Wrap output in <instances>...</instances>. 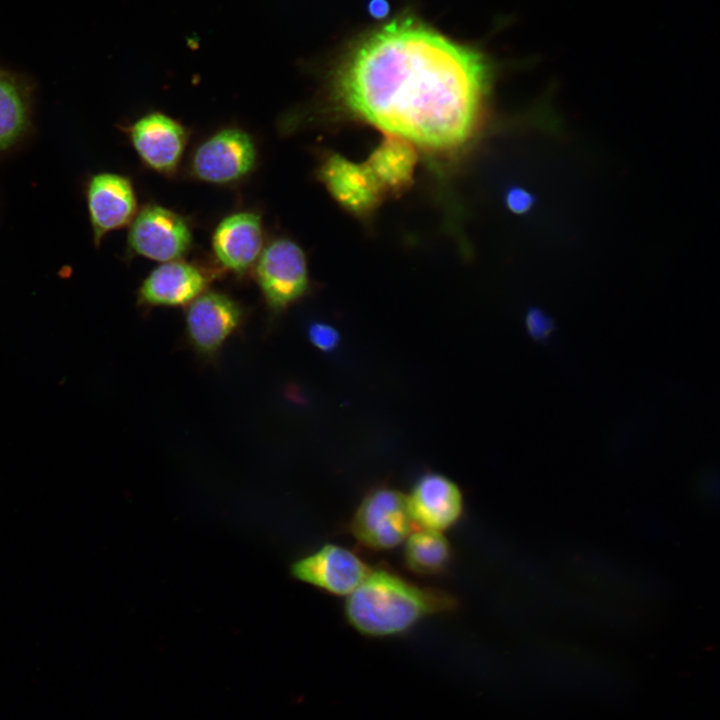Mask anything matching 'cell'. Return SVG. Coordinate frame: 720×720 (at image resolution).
I'll list each match as a JSON object with an SVG mask.
<instances>
[{"mask_svg": "<svg viewBox=\"0 0 720 720\" xmlns=\"http://www.w3.org/2000/svg\"><path fill=\"white\" fill-rule=\"evenodd\" d=\"M489 81L479 51L403 17L353 49L337 89L351 110L386 133L447 150L473 133Z\"/></svg>", "mask_w": 720, "mask_h": 720, "instance_id": "obj_1", "label": "cell"}, {"mask_svg": "<svg viewBox=\"0 0 720 720\" xmlns=\"http://www.w3.org/2000/svg\"><path fill=\"white\" fill-rule=\"evenodd\" d=\"M458 601L447 591L420 586L387 569H372L346 597L347 622L369 637H391L411 630L426 617L449 613Z\"/></svg>", "mask_w": 720, "mask_h": 720, "instance_id": "obj_2", "label": "cell"}, {"mask_svg": "<svg viewBox=\"0 0 720 720\" xmlns=\"http://www.w3.org/2000/svg\"><path fill=\"white\" fill-rule=\"evenodd\" d=\"M413 523L407 495L383 485L371 489L362 498L348 530L365 548L383 551L404 543Z\"/></svg>", "mask_w": 720, "mask_h": 720, "instance_id": "obj_3", "label": "cell"}, {"mask_svg": "<svg viewBox=\"0 0 720 720\" xmlns=\"http://www.w3.org/2000/svg\"><path fill=\"white\" fill-rule=\"evenodd\" d=\"M256 280L266 305L281 313L299 302L310 290L306 257L290 239H276L261 252Z\"/></svg>", "mask_w": 720, "mask_h": 720, "instance_id": "obj_4", "label": "cell"}, {"mask_svg": "<svg viewBox=\"0 0 720 720\" xmlns=\"http://www.w3.org/2000/svg\"><path fill=\"white\" fill-rule=\"evenodd\" d=\"M244 316L242 305L229 295L205 291L186 310L188 340L200 355L212 357L240 327Z\"/></svg>", "mask_w": 720, "mask_h": 720, "instance_id": "obj_5", "label": "cell"}, {"mask_svg": "<svg viewBox=\"0 0 720 720\" xmlns=\"http://www.w3.org/2000/svg\"><path fill=\"white\" fill-rule=\"evenodd\" d=\"M191 231L184 219L159 205L144 207L131 224L129 250L157 261H173L188 252Z\"/></svg>", "mask_w": 720, "mask_h": 720, "instance_id": "obj_6", "label": "cell"}, {"mask_svg": "<svg viewBox=\"0 0 720 720\" xmlns=\"http://www.w3.org/2000/svg\"><path fill=\"white\" fill-rule=\"evenodd\" d=\"M255 161L256 149L251 137L243 130L228 128L218 131L196 149L192 170L203 181L226 184L247 175Z\"/></svg>", "mask_w": 720, "mask_h": 720, "instance_id": "obj_7", "label": "cell"}, {"mask_svg": "<svg viewBox=\"0 0 720 720\" xmlns=\"http://www.w3.org/2000/svg\"><path fill=\"white\" fill-rule=\"evenodd\" d=\"M372 568L353 551L326 544L291 566L292 575L327 593L350 595L369 575Z\"/></svg>", "mask_w": 720, "mask_h": 720, "instance_id": "obj_8", "label": "cell"}, {"mask_svg": "<svg viewBox=\"0 0 720 720\" xmlns=\"http://www.w3.org/2000/svg\"><path fill=\"white\" fill-rule=\"evenodd\" d=\"M409 511L419 528L444 532L460 520L464 512L461 488L443 474L422 475L407 495Z\"/></svg>", "mask_w": 720, "mask_h": 720, "instance_id": "obj_9", "label": "cell"}, {"mask_svg": "<svg viewBox=\"0 0 720 720\" xmlns=\"http://www.w3.org/2000/svg\"><path fill=\"white\" fill-rule=\"evenodd\" d=\"M207 283L208 278L199 267L183 261H168L144 279L138 290V302L150 307L186 306L205 292Z\"/></svg>", "mask_w": 720, "mask_h": 720, "instance_id": "obj_10", "label": "cell"}, {"mask_svg": "<svg viewBox=\"0 0 720 720\" xmlns=\"http://www.w3.org/2000/svg\"><path fill=\"white\" fill-rule=\"evenodd\" d=\"M132 143L142 160L154 170L171 173L182 156L186 133L182 125L162 113H150L131 128Z\"/></svg>", "mask_w": 720, "mask_h": 720, "instance_id": "obj_11", "label": "cell"}, {"mask_svg": "<svg viewBox=\"0 0 720 720\" xmlns=\"http://www.w3.org/2000/svg\"><path fill=\"white\" fill-rule=\"evenodd\" d=\"M87 199L97 245L107 232L127 224L136 210L132 185L122 175H95L89 182Z\"/></svg>", "mask_w": 720, "mask_h": 720, "instance_id": "obj_12", "label": "cell"}, {"mask_svg": "<svg viewBox=\"0 0 720 720\" xmlns=\"http://www.w3.org/2000/svg\"><path fill=\"white\" fill-rule=\"evenodd\" d=\"M212 247L224 268L236 274L244 273L262 252L260 217L252 212H238L225 217L214 231Z\"/></svg>", "mask_w": 720, "mask_h": 720, "instance_id": "obj_13", "label": "cell"}, {"mask_svg": "<svg viewBox=\"0 0 720 720\" xmlns=\"http://www.w3.org/2000/svg\"><path fill=\"white\" fill-rule=\"evenodd\" d=\"M320 177L340 204L359 214L372 210L384 192L366 164H355L339 155L324 162Z\"/></svg>", "mask_w": 720, "mask_h": 720, "instance_id": "obj_14", "label": "cell"}, {"mask_svg": "<svg viewBox=\"0 0 720 720\" xmlns=\"http://www.w3.org/2000/svg\"><path fill=\"white\" fill-rule=\"evenodd\" d=\"M416 160L415 149L408 140L387 133L366 166L383 191L399 192L411 183Z\"/></svg>", "mask_w": 720, "mask_h": 720, "instance_id": "obj_15", "label": "cell"}, {"mask_svg": "<svg viewBox=\"0 0 720 720\" xmlns=\"http://www.w3.org/2000/svg\"><path fill=\"white\" fill-rule=\"evenodd\" d=\"M404 543L403 561L414 574H440L452 559V548L443 532L418 528L411 531Z\"/></svg>", "mask_w": 720, "mask_h": 720, "instance_id": "obj_16", "label": "cell"}, {"mask_svg": "<svg viewBox=\"0 0 720 720\" xmlns=\"http://www.w3.org/2000/svg\"><path fill=\"white\" fill-rule=\"evenodd\" d=\"M27 119L25 96L19 84L0 72V150L22 133Z\"/></svg>", "mask_w": 720, "mask_h": 720, "instance_id": "obj_17", "label": "cell"}, {"mask_svg": "<svg viewBox=\"0 0 720 720\" xmlns=\"http://www.w3.org/2000/svg\"><path fill=\"white\" fill-rule=\"evenodd\" d=\"M525 326L529 336L540 342L549 339L555 329L553 319L537 307H532L526 312Z\"/></svg>", "mask_w": 720, "mask_h": 720, "instance_id": "obj_18", "label": "cell"}, {"mask_svg": "<svg viewBox=\"0 0 720 720\" xmlns=\"http://www.w3.org/2000/svg\"><path fill=\"white\" fill-rule=\"evenodd\" d=\"M308 338L317 349L330 352L338 346L340 334L329 324L314 322L308 327Z\"/></svg>", "mask_w": 720, "mask_h": 720, "instance_id": "obj_19", "label": "cell"}, {"mask_svg": "<svg viewBox=\"0 0 720 720\" xmlns=\"http://www.w3.org/2000/svg\"><path fill=\"white\" fill-rule=\"evenodd\" d=\"M534 197L528 191L522 188H511L506 195V204L508 208L517 214L527 212L534 204Z\"/></svg>", "mask_w": 720, "mask_h": 720, "instance_id": "obj_20", "label": "cell"}]
</instances>
